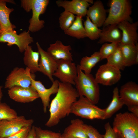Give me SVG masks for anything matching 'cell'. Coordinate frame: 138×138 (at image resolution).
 <instances>
[{
	"instance_id": "obj_2",
	"label": "cell",
	"mask_w": 138,
	"mask_h": 138,
	"mask_svg": "<svg viewBox=\"0 0 138 138\" xmlns=\"http://www.w3.org/2000/svg\"><path fill=\"white\" fill-rule=\"evenodd\" d=\"M77 75L75 85L79 96H84L95 105L97 103L100 98L99 87L95 78L91 73L86 74L77 66Z\"/></svg>"
},
{
	"instance_id": "obj_8",
	"label": "cell",
	"mask_w": 138,
	"mask_h": 138,
	"mask_svg": "<svg viewBox=\"0 0 138 138\" xmlns=\"http://www.w3.org/2000/svg\"><path fill=\"white\" fill-rule=\"evenodd\" d=\"M33 42L29 31H24L19 34L16 31H2L0 35V42L7 43L9 46L16 45L21 53L24 52L27 46Z\"/></svg>"
},
{
	"instance_id": "obj_27",
	"label": "cell",
	"mask_w": 138,
	"mask_h": 138,
	"mask_svg": "<svg viewBox=\"0 0 138 138\" xmlns=\"http://www.w3.org/2000/svg\"><path fill=\"white\" fill-rule=\"evenodd\" d=\"M101 60L99 51L94 52L89 57L85 56L82 58L78 65L80 69L85 74H90L92 68L97 63Z\"/></svg>"
},
{
	"instance_id": "obj_11",
	"label": "cell",
	"mask_w": 138,
	"mask_h": 138,
	"mask_svg": "<svg viewBox=\"0 0 138 138\" xmlns=\"http://www.w3.org/2000/svg\"><path fill=\"white\" fill-rule=\"evenodd\" d=\"M121 77L120 70L106 63L99 66L95 79L98 84L109 86L118 82Z\"/></svg>"
},
{
	"instance_id": "obj_15",
	"label": "cell",
	"mask_w": 138,
	"mask_h": 138,
	"mask_svg": "<svg viewBox=\"0 0 138 138\" xmlns=\"http://www.w3.org/2000/svg\"><path fill=\"white\" fill-rule=\"evenodd\" d=\"M119 93L124 105H138V85L135 82L129 81L122 85Z\"/></svg>"
},
{
	"instance_id": "obj_3",
	"label": "cell",
	"mask_w": 138,
	"mask_h": 138,
	"mask_svg": "<svg viewBox=\"0 0 138 138\" xmlns=\"http://www.w3.org/2000/svg\"><path fill=\"white\" fill-rule=\"evenodd\" d=\"M113 129L124 138H138V117L128 111L116 114Z\"/></svg>"
},
{
	"instance_id": "obj_40",
	"label": "cell",
	"mask_w": 138,
	"mask_h": 138,
	"mask_svg": "<svg viewBox=\"0 0 138 138\" xmlns=\"http://www.w3.org/2000/svg\"><path fill=\"white\" fill-rule=\"evenodd\" d=\"M2 86H0V103L1 102L3 96V94L2 91Z\"/></svg>"
},
{
	"instance_id": "obj_21",
	"label": "cell",
	"mask_w": 138,
	"mask_h": 138,
	"mask_svg": "<svg viewBox=\"0 0 138 138\" xmlns=\"http://www.w3.org/2000/svg\"><path fill=\"white\" fill-rule=\"evenodd\" d=\"M7 2L15 4L13 0H0V25L3 31H14L16 27L11 22L9 18L10 15L14 9L7 7Z\"/></svg>"
},
{
	"instance_id": "obj_1",
	"label": "cell",
	"mask_w": 138,
	"mask_h": 138,
	"mask_svg": "<svg viewBox=\"0 0 138 138\" xmlns=\"http://www.w3.org/2000/svg\"><path fill=\"white\" fill-rule=\"evenodd\" d=\"M79 97L76 89L72 85L60 81L57 92L50 105V117L45 125L53 126L68 116L73 104Z\"/></svg>"
},
{
	"instance_id": "obj_38",
	"label": "cell",
	"mask_w": 138,
	"mask_h": 138,
	"mask_svg": "<svg viewBox=\"0 0 138 138\" xmlns=\"http://www.w3.org/2000/svg\"><path fill=\"white\" fill-rule=\"evenodd\" d=\"M35 126L32 125L27 138H37L35 133Z\"/></svg>"
},
{
	"instance_id": "obj_23",
	"label": "cell",
	"mask_w": 138,
	"mask_h": 138,
	"mask_svg": "<svg viewBox=\"0 0 138 138\" xmlns=\"http://www.w3.org/2000/svg\"><path fill=\"white\" fill-rule=\"evenodd\" d=\"M23 61L26 67L30 70V72L34 74L40 72L39 62L40 58L39 52L34 51L30 45L27 46L24 51Z\"/></svg>"
},
{
	"instance_id": "obj_41",
	"label": "cell",
	"mask_w": 138,
	"mask_h": 138,
	"mask_svg": "<svg viewBox=\"0 0 138 138\" xmlns=\"http://www.w3.org/2000/svg\"><path fill=\"white\" fill-rule=\"evenodd\" d=\"M118 134V138H124L123 136H122L120 134L117 132Z\"/></svg>"
},
{
	"instance_id": "obj_16",
	"label": "cell",
	"mask_w": 138,
	"mask_h": 138,
	"mask_svg": "<svg viewBox=\"0 0 138 138\" xmlns=\"http://www.w3.org/2000/svg\"><path fill=\"white\" fill-rule=\"evenodd\" d=\"M117 25L122 33V38L120 43L123 44H138L137 22H133L124 21Z\"/></svg>"
},
{
	"instance_id": "obj_26",
	"label": "cell",
	"mask_w": 138,
	"mask_h": 138,
	"mask_svg": "<svg viewBox=\"0 0 138 138\" xmlns=\"http://www.w3.org/2000/svg\"><path fill=\"white\" fill-rule=\"evenodd\" d=\"M64 33L78 39L86 37L82 22V17L76 16L75 21L68 29L64 31Z\"/></svg>"
},
{
	"instance_id": "obj_25",
	"label": "cell",
	"mask_w": 138,
	"mask_h": 138,
	"mask_svg": "<svg viewBox=\"0 0 138 138\" xmlns=\"http://www.w3.org/2000/svg\"><path fill=\"white\" fill-rule=\"evenodd\" d=\"M124 104L119 95V89L116 87L113 91L112 100L109 105L104 109L105 112V119H109L117 111L122 108Z\"/></svg>"
},
{
	"instance_id": "obj_42",
	"label": "cell",
	"mask_w": 138,
	"mask_h": 138,
	"mask_svg": "<svg viewBox=\"0 0 138 138\" xmlns=\"http://www.w3.org/2000/svg\"><path fill=\"white\" fill-rule=\"evenodd\" d=\"M0 31H2V30L1 28V25H0Z\"/></svg>"
},
{
	"instance_id": "obj_29",
	"label": "cell",
	"mask_w": 138,
	"mask_h": 138,
	"mask_svg": "<svg viewBox=\"0 0 138 138\" xmlns=\"http://www.w3.org/2000/svg\"><path fill=\"white\" fill-rule=\"evenodd\" d=\"M86 17L84 24L86 37L91 40L99 38L101 30L93 23L88 17Z\"/></svg>"
},
{
	"instance_id": "obj_43",
	"label": "cell",
	"mask_w": 138,
	"mask_h": 138,
	"mask_svg": "<svg viewBox=\"0 0 138 138\" xmlns=\"http://www.w3.org/2000/svg\"><path fill=\"white\" fill-rule=\"evenodd\" d=\"M3 31H0V34H1L2 32Z\"/></svg>"
},
{
	"instance_id": "obj_36",
	"label": "cell",
	"mask_w": 138,
	"mask_h": 138,
	"mask_svg": "<svg viewBox=\"0 0 138 138\" xmlns=\"http://www.w3.org/2000/svg\"><path fill=\"white\" fill-rule=\"evenodd\" d=\"M32 126L31 125L25 127L18 132L5 138H27Z\"/></svg>"
},
{
	"instance_id": "obj_9",
	"label": "cell",
	"mask_w": 138,
	"mask_h": 138,
	"mask_svg": "<svg viewBox=\"0 0 138 138\" xmlns=\"http://www.w3.org/2000/svg\"><path fill=\"white\" fill-rule=\"evenodd\" d=\"M32 119H27L23 116L0 122V138H5L18 132L26 126L32 125Z\"/></svg>"
},
{
	"instance_id": "obj_28",
	"label": "cell",
	"mask_w": 138,
	"mask_h": 138,
	"mask_svg": "<svg viewBox=\"0 0 138 138\" xmlns=\"http://www.w3.org/2000/svg\"><path fill=\"white\" fill-rule=\"evenodd\" d=\"M107 64L120 70H123L126 67L122 53L118 46L114 52L107 59Z\"/></svg>"
},
{
	"instance_id": "obj_4",
	"label": "cell",
	"mask_w": 138,
	"mask_h": 138,
	"mask_svg": "<svg viewBox=\"0 0 138 138\" xmlns=\"http://www.w3.org/2000/svg\"><path fill=\"white\" fill-rule=\"evenodd\" d=\"M20 2L21 6L25 11L27 12L32 11V16L29 21L28 31L34 32L41 30L44 27L45 22L40 20L39 17L45 12L49 1L22 0Z\"/></svg>"
},
{
	"instance_id": "obj_31",
	"label": "cell",
	"mask_w": 138,
	"mask_h": 138,
	"mask_svg": "<svg viewBox=\"0 0 138 138\" xmlns=\"http://www.w3.org/2000/svg\"><path fill=\"white\" fill-rule=\"evenodd\" d=\"M18 116L16 111L6 103H0V122L4 120H11Z\"/></svg>"
},
{
	"instance_id": "obj_35",
	"label": "cell",
	"mask_w": 138,
	"mask_h": 138,
	"mask_svg": "<svg viewBox=\"0 0 138 138\" xmlns=\"http://www.w3.org/2000/svg\"><path fill=\"white\" fill-rule=\"evenodd\" d=\"M105 130V134L103 135V138H118V134L113 129L109 122H108L104 125Z\"/></svg>"
},
{
	"instance_id": "obj_33",
	"label": "cell",
	"mask_w": 138,
	"mask_h": 138,
	"mask_svg": "<svg viewBox=\"0 0 138 138\" xmlns=\"http://www.w3.org/2000/svg\"><path fill=\"white\" fill-rule=\"evenodd\" d=\"M35 133L37 138H62L60 133L53 132L47 130H43L40 127L35 126Z\"/></svg>"
},
{
	"instance_id": "obj_24",
	"label": "cell",
	"mask_w": 138,
	"mask_h": 138,
	"mask_svg": "<svg viewBox=\"0 0 138 138\" xmlns=\"http://www.w3.org/2000/svg\"><path fill=\"white\" fill-rule=\"evenodd\" d=\"M83 121L78 118L71 120L70 124L64 131V134L80 138H88L86 133Z\"/></svg>"
},
{
	"instance_id": "obj_22",
	"label": "cell",
	"mask_w": 138,
	"mask_h": 138,
	"mask_svg": "<svg viewBox=\"0 0 138 138\" xmlns=\"http://www.w3.org/2000/svg\"><path fill=\"white\" fill-rule=\"evenodd\" d=\"M125 66L129 67L138 63V44L118 43Z\"/></svg>"
},
{
	"instance_id": "obj_5",
	"label": "cell",
	"mask_w": 138,
	"mask_h": 138,
	"mask_svg": "<svg viewBox=\"0 0 138 138\" xmlns=\"http://www.w3.org/2000/svg\"><path fill=\"white\" fill-rule=\"evenodd\" d=\"M110 6L108 15L103 27L109 25H118L124 21L132 22L130 17L132 7L129 0H112Z\"/></svg>"
},
{
	"instance_id": "obj_12",
	"label": "cell",
	"mask_w": 138,
	"mask_h": 138,
	"mask_svg": "<svg viewBox=\"0 0 138 138\" xmlns=\"http://www.w3.org/2000/svg\"><path fill=\"white\" fill-rule=\"evenodd\" d=\"M8 93L10 99L20 103H29L39 98L37 92L31 85L27 87L14 86L8 89Z\"/></svg>"
},
{
	"instance_id": "obj_6",
	"label": "cell",
	"mask_w": 138,
	"mask_h": 138,
	"mask_svg": "<svg viewBox=\"0 0 138 138\" xmlns=\"http://www.w3.org/2000/svg\"><path fill=\"white\" fill-rule=\"evenodd\" d=\"M79 97L73 104L71 113L85 119H105L104 109L96 106L84 96Z\"/></svg>"
},
{
	"instance_id": "obj_7",
	"label": "cell",
	"mask_w": 138,
	"mask_h": 138,
	"mask_svg": "<svg viewBox=\"0 0 138 138\" xmlns=\"http://www.w3.org/2000/svg\"><path fill=\"white\" fill-rule=\"evenodd\" d=\"M34 74L31 73L28 67H15L7 76L4 88L9 89L14 86L27 87L31 85L32 79H35Z\"/></svg>"
},
{
	"instance_id": "obj_10",
	"label": "cell",
	"mask_w": 138,
	"mask_h": 138,
	"mask_svg": "<svg viewBox=\"0 0 138 138\" xmlns=\"http://www.w3.org/2000/svg\"><path fill=\"white\" fill-rule=\"evenodd\" d=\"M57 67L53 76L61 82L75 85L74 80L77 75V68L72 61L60 60L56 61Z\"/></svg>"
},
{
	"instance_id": "obj_13",
	"label": "cell",
	"mask_w": 138,
	"mask_h": 138,
	"mask_svg": "<svg viewBox=\"0 0 138 138\" xmlns=\"http://www.w3.org/2000/svg\"><path fill=\"white\" fill-rule=\"evenodd\" d=\"M60 81L56 79L53 82L51 86L49 88H46L40 81L32 79L31 86L37 92L39 98H41L43 105V112H47V109L50 107V98L53 94L57 92Z\"/></svg>"
},
{
	"instance_id": "obj_34",
	"label": "cell",
	"mask_w": 138,
	"mask_h": 138,
	"mask_svg": "<svg viewBox=\"0 0 138 138\" xmlns=\"http://www.w3.org/2000/svg\"><path fill=\"white\" fill-rule=\"evenodd\" d=\"M84 128L88 138H103V135L100 134L96 129L92 126L84 124Z\"/></svg>"
},
{
	"instance_id": "obj_18",
	"label": "cell",
	"mask_w": 138,
	"mask_h": 138,
	"mask_svg": "<svg viewBox=\"0 0 138 138\" xmlns=\"http://www.w3.org/2000/svg\"><path fill=\"white\" fill-rule=\"evenodd\" d=\"M71 50V45H65L61 41L57 40L50 44L47 52L56 61L64 60L72 62V55L70 52Z\"/></svg>"
},
{
	"instance_id": "obj_20",
	"label": "cell",
	"mask_w": 138,
	"mask_h": 138,
	"mask_svg": "<svg viewBox=\"0 0 138 138\" xmlns=\"http://www.w3.org/2000/svg\"><path fill=\"white\" fill-rule=\"evenodd\" d=\"M122 38V33L117 25H109L103 27L100 34L98 43L101 44L109 42L120 43Z\"/></svg>"
},
{
	"instance_id": "obj_39",
	"label": "cell",
	"mask_w": 138,
	"mask_h": 138,
	"mask_svg": "<svg viewBox=\"0 0 138 138\" xmlns=\"http://www.w3.org/2000/svg\"><path fill=\"white\" fill-rule=\"evenodd\" d=\"M62 135L63 138H80L68 135L63 133L62 134Z\"/></svg>"
},
{
	"instance_id": "obj_17",
	"label": "cell",
	"mask_w": 138,
	"mask_h": 138,
	"mask_svg": "<svg viewBox=\"0 0 138 138\" xmlns=\"http://www.w3.org/2000/svg\"><path fill=\"white\" fill-rule=\"evenodd\" d=\"M56 3L59 7L63 8L64 10L82 17L86 15L87 8L90 5L86 0H59Z\"/></svg>"
},
{
	"instance_id": "obj_14",
	"label": "cell",
	"mask_w": 138,
	"mask_h": 138,
	"mask_svg": "<svg viewBox=\"0 0 138 138\" xmlns=\"http://www.w3.org/2000/svg\"><path fill=\"white\" fill-rule=\"evenodd\" d=\"M36 45L40 54L39 62L40 72L47 76L52 82L54 80L53 74L57 69V62L41 47L38 42H36Z\"/></svg>"
},
{
	"instance_id": "obj_19",
	"label": "cell",
	"mask_w": 138,
	"mask_h": 138,
	"mask_svg": "<svg viewBox=\"0 0 138 138\" xmlns=\"http://www.w3.org/2000/svg\"><path fill=\"white\" fill-rule=\"evenodd\" d=\"M107 10L100 1L95 2L87 10L86 15L98 28L103 25L106 17Z\"/></svg>"
},
{
	"instance_id": "obj_44",
	"label": "cell",
	"mask_w": 138,
	"mask_h": 138,
	"mask_svg": "<svg viewBox=\"0 0 138 138\" xmlns=\"http://www.w3.org/2000/svg\"><path fill=\"white\" fill-rule=\"evenodd\" d=\"M62 138H63V137L62 136Z\"/></svg>"
},
{
	"instance_id": "obj_30",
	"label": "cell",
	"mask_w": 138,
	"mask_h": 138,
	"mask_svg": "<svg viewBox=\"0 0 138 138\" xmlns=\"http://www.w3.org/2000/svg\"><path fill=\"white\" fill-rule=\"evenodd\" d=\"M76 16L72 13L64 10L60 14L59 18L60 27L64 31L69 28L75 20Z\"/></svg>"
},
{
	"instance_id": "obj_32",
	"label": "cell",
	"mask_w": 138,
	"mask_h": 138,
	"mask_svg": "<svg viewBox=\"0 0 138 138\" xmlns=\"http://www.w3.org/2000/svg\"><path fill=\"white\" fill-rule=\"evenodd\" d=\"M118 43H106L103 44L99 51L101 60L107 59L115 51L118 46Z\"/></svg>"
},
{
	"instance_id": "obj_37",
	"label": "cell",
	"mask_w": 138,
	"mask_h": 138,
	"mask_svg": "<svg viewBox=\"0 0 138 138\" xmlns=\"http://www.w3.org/2000/svg\"><path fill=\"white\" fill-rule=\"evenodd\" d=\"M128 109L130 113L138 117V105H131L127 106Z\"/></svg>"
}]
</instances>
